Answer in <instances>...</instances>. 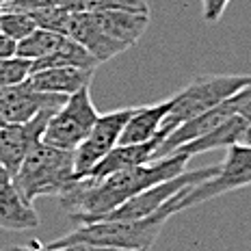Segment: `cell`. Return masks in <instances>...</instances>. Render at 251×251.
Wrapping results in <instances>:
<instances>
[{
    "instance_id": "20",
    "label": "cell",
    "mask_w": 251,
    "mask_h": 251,
    "mask_svg": "<svg viewBox=\"0 0 251 251\" xmlns=\"http://www.w3.org/2000/svg\"><path fill=\"white\" fill-rule=\"evenodd\" d=\"M35 28H37V26H35L33 18L24 11H2L0 13V33L13 41L24 39L26 35H30Z\"/></svg>"
},
{
    "instance_id": "9",
    "label": "cell",
    "mask_w": 251,
    "mask_h": 251,
    "mask_svg": "<svg viewBox=\"0 0 251 251\" xmlns=\"http://www.w3.org/2000/svg\"><path fill=\"white\" fill-rule=\"evenodd\" d=\"M52 113L54 111H41L28 122L0 126V167H4L11 176L18 171L28 150L44 137L46 124Z\"/></svg>"
},
{
    "instance_id": "17",
    "label": "cell",
    "mask_w": 251,
    "mask_h": 251,
    "mask_svg": "<svg viewBox=\"0 0 251 251\" xmlns=\"http://www.w3.org/2000/svg\"><path fill=\"white\" fill-rule=\"evenodd\" d=\"M98 63L89 52L82 48L78 41L63 35L56 48L46 54L44 59L33 61V72L35 70H46V67H82V70H98Z\"/></svg>"
},
{
    "instance_id": "24",
    "label": "cell",
    "mask_w": 251,
    "mask_h": 251,
    "mask_svg": "<svg viewBox=\"0 0 251 251\" xmlns=\"http://www.w3.org/2000/svg\"><path fill=\"white\" fill-rule=\"evenodd\" d=\"M52 251H137V249H117V247H102V245L74 243V245H65V247H61V249H52Z\"/></svg>"
},
{
    "instance_id": "18",
    "label": "cell",
    "mask_w": 251,
    "mask_h": 251,
    "mask_svg": "<svg viewBox=\"0 0 251 251\" xmlns=\"http://www.w3.org/2000/svg\"><path fill=\"white\" fill-rule=\"evenodd\" d=\"M63 35L52 33V30H44V28H35L30 35H26L24 39L18 41L15 46V54L22 56L28 61H37L44 59L46 54H50L56 48V44L61 41Z\"/></svg>"
},
{
    "instance_id": "26",
    "label": "cell",
    "mask_w": 251,
    "mask_h": 251,
    "mask_svg": "<svg viewBox=\"0 0 251 251\" xmlns=\"http://www.w3.org/2000/svg\"><path fill=\"white\" fill-rule=\"evenodd\" d=\"M52 4H59V7L67 9L70 13L85 11V0H52Z\"/></svg>"
},
{
    "instance_id": "23",
    "label": "cell",
    "mask_w": 251,
    "mask_h": 251,
    "mask_svg": "<svg viewBox=\"0 0 251 251\" xmlns=\"http://www.w3.org/2000/svg\"><path fill=\"white\" fill-rule=\"evenodd\" d=\"M229 4V0H201L203 7V20L208 24H217L221 20V15L226 13V7Z\"/></svg>"
},
{
    "instance_id": "19",
    "label": "cell",
    "mask_w": 251,
    "mask_h": 251,
    "mask_svg": "<svg viewBox=\"0 0 251 251\" xmlns=\"http://www.w3.org/2000/svg\"><path fill=\"white\" fill-rule=\"evenodd\" d=\"M37 28L52 30V33L67 35V22H70V11L59 7V4H46V7L28 11Z\"/></svg>"
},
{
    "instance_id": "27",
    "label": "cell",
    "mask_w": 251,
    "mask_h": 251,
    "mask_svg": "<svg viewBox=\"0 0 251 251\" xmlns=\"http://www.w3.org/2000/svg\"><path fill=\"white\" fill-rule=\"evenodd\" d=\"M7 251H52L48 245H39V243H30V245H26V247H13V249H7Z\"/></svg>"
},
{
    "instance_id": "3",
    "label": "cell",
    "mask_w": 251,
    "mask_h": 251,
    "mask_svg": "<svg viewBox=\"0 0 251 251\" xmlns=\"http://www.w3.org/2000/svg\"><path fill=\"white\" fill-rule=\"evenodd\" d=\"M78 180L74 171V151L35 143L13 174V184L26 201L37 197H61Z\"/></svg>"
},
{
    "instance_id": "8",
    "label": "cell",
    "mask_w": 251,
    "mask_h": 251,
    "mask_svg": "<svg viewBox=\"0 0 251 251\" xmlns=\"http://www.w3.org/2000/svg\"><path fill=\"white\" fill-rule=\"evenodd\" d=\"M65 98L59 93L37 91L26 78L18 85L0 87V117L4 124H22L41 111H56Z\"/></svg>"
},
{
    "instance_id": "4",
    "label": "cell",
    "mask_w": 251,
    "mask_h": 251,
    "mask_svg": "<svg viewBox=\"0 0 251 251\" xmlns=\"http://www.w3.org/2000/svg\"><path fill=\"white\" fill-rule=\"evenodd\" d=\"M247 85H251V74H214L193 78L182 91H177L171 98L169 113H167L160 132L167 137L182 122L221 104Z\"/></svg>"
},
{
    "instance_id": "10",
    "label": "cell",
    "mask_w": 251,
    "mask_h": 251,
    "mask_svg": "<svg viewBox=\"0 0 251 251\" xmlns=\"http://www.w3.org/2000/svg\"><path fill=\"white\" fill-rule=\"evenodd\" d=\"M67 37L78 41L98 63H106V61H111L117 54H122V52L128 50V46L122 44V41H117L115 37H111V35L96 22V18H93L91 11L70 13Z\"/></svg>"
},
{
    "instance_id": "21",
    "label": "cell",
    "mask_w": 251,
    "mask_h": 251,
    "mask_svg": "<svg viewBox=\"0 0 251 251\" xmlns=\"http://www.w3.org/2000/svg\"><path fill=\"white\" fill-rule=\"evenodd\" d=\"M30 74H33V61L22 59L18 54L0 59V87L24 82Z\"/></svg>"
},
{
    "instance_id": "22",
    "label": "cell",
    "mask_w": 251,
    "mask_h": 251,
    "mask_svg": "<svg viewBox=\"0 0 251 251\" xmlns=\"http://www.w3.org/2000/svg\"><path fill=\"white\" fill-rule=\"evenodd\" d=\"M145 11L150 13L148 0H85V11Z\"/></svg>"
},
{
    "instance_id": "5",
    "label": "cell",
    "mask_w": 251,
    "mask_h": 251,
    "mask_svg": "<svg viewBox=\"0 0 251 251\" xmlns=\"http://www.w3.org/2000/svg\"><path fill=\"white\" fill-rule=\"evenodd\" d=\"M247 186H251V145L234 143L227 148V156L219 165L217 174L182 191V195L176 200V214Z\"/></svg>"
},
{
    "instance_id": "29",
    "label": "cell",
    "mask_w": 251,
    "mask_h": 251,
    "mask_svg": "<svg viewBox=\"0 0 251 251\" xmlns=\"http://www.w3.org/2000/svg\"><path fill=\"white\" fill-rule=\"evenodd\" d=\"M0 126H4V122H2V117H0Z\"/></svg>"
},
{
    "instance_id": "31",
    "label": "cell",
    "mask_w": 251,
    "mask_h": 251,
    "mask_svg": "<svg viewBox=\"0 0 251 251\" xmlns=\"http://www.w3.org/2000/svg\"><path fill=\"white\" fill-rule=\"evenodd\" d=\"M0 13H2V9H0Z\"/></svg>"
},
{
    "instance_id": "1",
    "label": "cell",
    "mask_w": 251,
    "mask_h": 251,
    "mask_svg": "<svg viewBox=\"0 0 251 251\" xmlns=\"http://www.w3.org/2000/svg\"><path fill=\"white\" fill-rule=\"evenodd\" d=\"M188 158L191 156L182 154V151H174L163 158L119 169L104 177L82 176L59 197L61 206L67 210L72 223L76 226L102 221L119 203L128 201L137 193L186 171Z\"/></svg>"
},
{
    "instance_id": "6",
    "label": "cell",
    "mask_w": 251,
    "mask_h": 251,
    "mask_svg": "<svg viewBox=\"0 0 251 251\" xmlns=\"http://www.w3.org/2000/svg\"><path fill=\"white\" fill-rule=\"evenodd\" d=\"M98 115L100 113L89 96V87H82L80 91L67 96L65 102L50 115L41 141L52 148L74 151L93 128Z\"/></svg>"
},
{
    "instance_id": "7",
    "label": "cell",
    "mask_w": 251,
    "mask_h": 251,
    "mask_svg": "<svg viewBox=\"0 0 251 251\" xmlns=\"http://www.w3.org/2000/svg\"><path fill=\"white\" fill-rule=\"evenodd\" d=\"M130 113H132V108H117V111L98 115L93 128L74 150V171L78 177L91 171L98 160L119 143V134H122Z\"/></svg>"
},
{
    "instance_id": "12",
    "label": "cell",
    "mask_w": 251,
    "mask_h": 251,
    "mask_svg": "<svg viewBox=\"0 0 251 251\" xmlns=\"http://www.w3.org/2000/svg\"><path fill=\"white\" fill-rule=\"evenodd\" d=\"M171 106V98L165 102L151 104V106H139L132 108L128 122H126L122 134H119V143L117 145H130V143H145L150 139L163 137L165 134L160 132L163 128V122L169 113Z\"/></svg>"
},
{
    "instance_id": "30",
    "label": "cell",
    "mask_w": 251,
    "mask_h": 251,
    "mask_svg": "<svg viewBox=\"0 0 251 251\" xmlns=\"http://www.w3.org/2000/svg\"><path fill=\"white\" fill-rule=\"evenodd\" d=\"M2 2H9V0H0V4H2Z\"/></svg>"
},
{
    "instance_id": "28",
    "label": "cell",
    "mask_w": 251,
    "mask_h": 251,
    "mask_svg": "<svg viewBox=\"0 0 251 251\" xmlns=\"http://www.w3.org/2000/svg\"><path fill=\"white\" fill-rule=\"evenodd\" d=\"M243 143H247V145H251V124H249L247 132H245V137H243Z\"/></svg>"
},
{
    "instance_id": "11",
    "label": "cell",
    "mask_w": 251,
    "mask_h": 251,
    "mask_svg": "<svg viewBox=\"0 0 251 251\" xmlns=\"http://www.w3.org/2000/svg\"><path fill=\"white\" fill-rule=\"evenodd\" d=\"M0 227L11 232L39 227V217L33 203L26 201L15 188L13 176L4 167H0Z\"/></svg>"
},
{
    "instance_id": "2",
    "label": "cell",
    "mask_w": 251,
    "mask_h": 251,
    "mask_svg": "<svg viewBox=\"0 0 251 251\" xmlns=\"http://www.w3.org/2000/svg\"><path fill=\"white\" fill-rule=\"evenodd\" d=\"M182 191L174 195L163 208L148 214L143 219H106V221H93L78 226L74 232H67L65 236L50 243V249H61L65 245L85 243V245H102V247L117 249H137L150 251L158 240L165 223L176 214V200Z\"/></svg>"
},
{
    "instance_id": "15",
    "label": "cell",
    "mask_w": 251,
    "mask_h": 251,
    "mask_svg": "<svg viewBox=\"0 0 251 251\" xmlns=\"http://www.w3.org/2000/svg\"><path fill=\"white\" fill-rule=\"evenodd\" d=\"M96 22L106 30L111 37L122 41L130 48L143 37V33L150 26V13L145 11H91Z\"/></svg>"
},
{
    "instance_id": "16",
    "label": "cell",
    "mask_w": 251,
    "mask_h": 251,
    "mask_svg": "<svg viewBox=\"0 0 251 251\" xmlns=\"http://www.w3.org/2000/svg\"><path fill=\"white\" fill-rule=\"evenodd\" d=\"M247 128H249V122H245L240 115H234V117H229L227 122L217 126L210 132L180 145L176 151H182V154H186V156H197V154H203V151H210V150H227L229 145H234V143H243V137H245V132H247Z\"/></svg>"
},
{
    "instance_id": "14",
    "label": "cell",
    "mask_w": 251,
    "mask_h": 251,
    "mask_svg": "<svg viewBox=\"0 0 251 251\" xmlns=\"http://www.w3.org/2000/svg\"><path fill=\"white\" fill-rule=\"evenodd\" d=\"M163 141V137L150 139L145 143H130V145H115L106 156H102L96 163L91 171H87L85 176L91 177H104L108 174H115L119 169H128V167H137L143 163H150L154 150L158 148V143Z\"/></svg>"
},
{
    "instance_id": "25",
    "label": "cell",
    "mask_w": 251,
    "mask_h": 251,
    "mask_svg": "<svg viewBox=\"0 0 251 251\" xmlns=\"http://www.w3.org/2000/svg\"><path fill=\"white\" fill-rule=\"evenodd\" d=\"M15 46H18V41L4 37L2 33H0V59H7V56H13L15 54Z\"/></svg>"
},
{
    "instance_id": "13",
    "label": "cell",
    "mask_w": 251,
    "mask_h": 251,
    "mask_svg": "<svg viewBox=\"0 0 251 251\" xmlns=\"http://www.w3.org/2000/svg\"><path fill=\"white\" fill-rule=\"evenodd\" d=\"M93 74L96 70H82V67H46V70H35L28 80L37 91L72 96L82 87L91 85Z\"/></svg>"
}]
</instances>
